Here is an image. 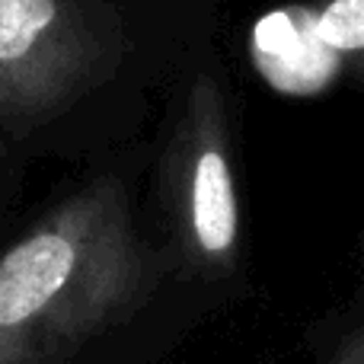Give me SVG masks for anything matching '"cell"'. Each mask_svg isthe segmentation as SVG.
<instances>
[{
  "instance_id": "5",
  "label": "cell",
  "mask_w": 364,
  "mask_h": 364,
  "mask_svg": "<svg viewBox=\"0 0 364 364\" xmlns=\"http://www.w3.org/2000/svg\"><path fill=\"white\" fill-rule=\"evenodd\" d=\"M333 364H364V323L346 336V342L339 346Z\"/></svg>"
},
{
  "instance_id": "4",
  "label": "cell",
  "mask_w": 364,
  "mask_h": 364,
  "mask_svg": "<svg viewBox=\"0 0 364 364\" xmlns=\"http://www.w3.org/2000/svg\"><path fill=\"white\" fill-rule=\"evenodd\" d=\"M310 32L329 55L364 51V0H329L314 16Z\"/></svg>"
},
{
  "instance_id": "2",
  "label": "cell",
  "mask_w": 364,
  "mask_h": 364,
  "mask_svg": "<svg viewBox=\"0 0 364 364\" xmlns=\"http://www.w3.org/2000/svg\"><path fill=\"white\" fill-rule=\"evenodd\" d=\"M173 198L186 256L208 275L230 272L240 246V198L224 96L211 77L195 80L182 112L173 144Z\"/></svg>"
},
{
  "instance_id": "1",
  "label": "cell",
  "mask_w": 364,
  "mask_h": 364,
  "mask_svg": "<svg viewBox=\"0 0 364 364\" xmlns=\"http://www.w3.org/2000/svg\"><path fill=\"white\" fill-rule=\"evenodd\" d=\"M157 278L125 186L90 182L0 256V364H61L132 316Z\"/></svg>"
},
{
  "instance_id": "3",
  "label": "cell",
  "mask_w": 364,
  "mask_h": 364,
  "mask_svg": "<svg viewBox=\"0 0 364 364\" xmlns=\"http://www.w3.org/2000/svg\"><path fill=\"white\" fill-rule=\"evenodd\" d=\"M96 42L74 0H0V115L45 119L87 90Z\"/></svg>"
}]
</instances>
